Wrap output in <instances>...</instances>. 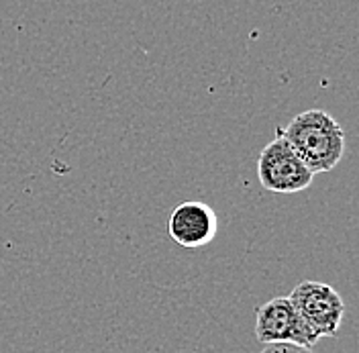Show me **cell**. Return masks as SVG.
<instances>
[{"label": "cell", "mask_w": 359, "mask_h": 353, "mask_svg": "<svg viewBox=\"0 0 359 353\" xmlns=\"http://www.w3.org/2000/svg\"><path fill=\"white\" fill-rule=\"evenodd\" d=\"M280 133L313 174L331 172L345 154L343 127L329 112L318 109L300 112Z\"/></svg>", "instance_id": "cell-1"}, {"label": "cell", "mask_w": 359, "mask_h": 353, "mask_svg": "<svg viewBox=\"0 0 359 353\" xmlns=\"http://www.w3.org/2000/svg\"><path fill=\"white\" fill-rule=\"evenodd\" d=\"M257 178L262 186L276 194H296L313 184L314 174L294 154L280 129L257 157Z\"/></svg>", "instance_id": "cell-2"}, {"label": "cell", "mask_w": 359, "mask_h": 353, "mask_svg": "<svg viewBox=\"0 0 359 353\" xmlns=\"http://www.w3.org/2000/svg\"><path fill=\"white\" fill-rule=\"evenodd\" d=\"M255 337L259 343H294L311 347L320 335L300 317L288 296L271 298L255 312Z\"/></svg>", "instance_id": "cell-3"}, {"label": "cell", "mask_w": 359, "mask_h": 353, "mask_svg": "<svg viewBox=\"0 0 359 353\" xmlns=\"http://www.w3.org/2000/svg\"><path fill=\"white\" fill-rule=\"evenodd\" d=\"M288 298L320 337H335L339 333L345 317V302L335 288L325 282L306 280L294 288Z\"/></svg>", "instance_id": "cell-4"}, {"label": "cell", "mask_w": 359, "mask_h": 353, "mask_svg": "<svg viewBox=\"0 0 359 353\" xmlns=\"http://www.w3.org/2000/svg\"><path fill=\"white\" fill-rule=\"evenodd\" d=\"M219 229V221L215 211L198 200H188L180 202L172 211L170 222H168V233L180 247L196 249L204 247L215 239Z\"/></svg>", "instance_id": "cell-5"}, {"label": "cell", "mask_w": 359, "mask_h": 353, "mask_svg": "<svg viewBox=\"0 0 359 353\" xmlns=\"http://www.w3.org/2000/svg\"><path fill=\"white\" fill-rule=\"evenodd\" d=\"M259 353H313V349L294 343H266V347Z\"/></svg>", "instance_id": "cell-6"}]
</instances>
